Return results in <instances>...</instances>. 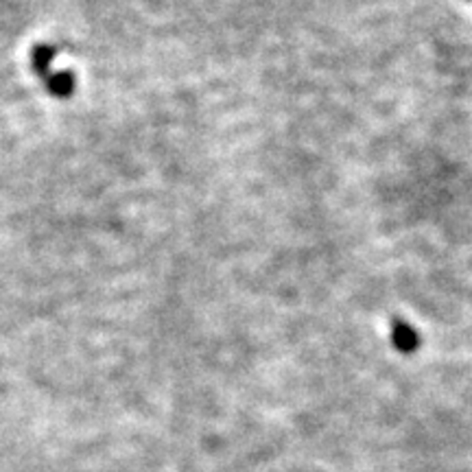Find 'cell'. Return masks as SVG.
<instances>
[{
	"mask_svg": "<svg viewBox=\"0 0 472 472\" xmlns=\"http://www.w3.org/2000/svg\"><path fill=\"white\" fill-rule=\"evenodd\" d=\"M47 90L58 99H66L75 93V75L73 73H50L47 79Z\"/></svg>",
	"mask_w": 472,
	"mask_h": 472,
	"instance_id": "7a4b0ae2",
	"label": "cell"
},
{
	"mask_svg": "<svg viewBox=\"0 0 472 472\" xmlns=\"http://www.w3.org/2000/svg\"><path fill=\"white\" fill-rule=\"evenodd\" d=\"M58 58V50L53 47H47V44H38L31 50V66L35 70V75H40L42 79H47L50 73H53V62Z\"/></svg>",
	"mask_w": 472,
	"mask_h": 472,
	"instance_id": "6da1fadb",
	"label": "cell"
}]
</instances>
